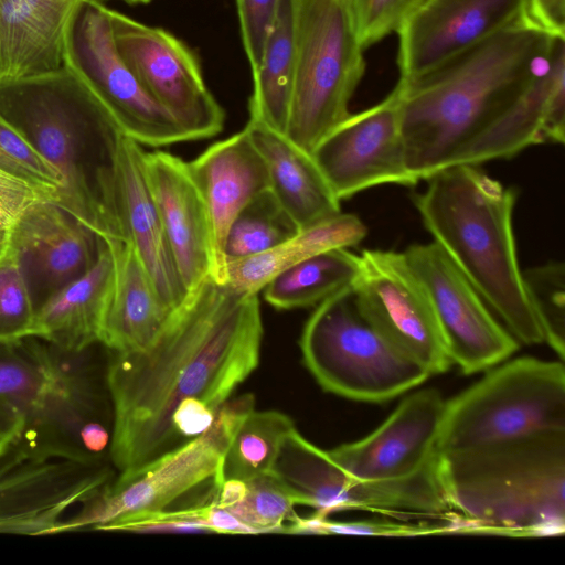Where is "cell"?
<instances>
[{
	"label": "cell",
	"instance_id": "1",
	"mask_svg": "<svg viewBox=\"0 0 565 565\" xmlns=\"http://www.w3.org/2000/svg\"><path fill=\"white\" fill-rule=\"evenodd\" d=\"M263 323L258 294L211 276L188 291L152 343L108 351L106 384L113 408L109 459L129 473L177 448L171 418L186 399L218 408L259 363Z\"/></svg>",
	"mask_w": 565,
	"mask_h": 565
},
{
	"label": "cell",
	"instance_id": "2",
	"mask_svg": "<svg viewBox=\"0 0 565 565\" xmlns=\"http://www.w3.org/2000/svg\"><path fill=\"white\" fill-rule=\"evenodd\" d=\"M553 39L518 23L420 76L398 81L406 163L418 182L451 167L519 99L546 65Z\"/></svg>",
	"mask_w": 565,
	"mask_h": 565
},
{
	"label": "cell",
	"instance_id": "3",
	"mask_svg": "<svg viewBox=\"0 0 565 565\" xmlns=\"http://www.w3.org/2000/svg\"><path fill=\"white\" fill-rule=\"evenodd\" d=\"M0 119L62 177L57 204L104 239L128 241L119 158L125 136L67 67L0 79Z\"/></svg>",
	"mask_w": 565,
	"mask_h": 565
},
{
	"label": "cell",
	"instance_id": "4",
	"mask_svg": "<svg viewBox=\"0 0 565 565\" xmlns=\"http://www.w3.org/2000/svg\"><path fill=\"white\" fill-rule=\"evenodd\" d=\"M426 181L413 199L434 242L520 344L543 343L516 256V192L476 164L452 166Z\"/></svg>",
	"mask_w": 565,
	"mask_h": 565
},
{
	"label": "cell",
	"instance_id": "5",
	"mask_svg": "<svg viewBox=\"0 0 565 565\" xmlns=\"http://www.w3.org/2000/svg\"><path fill=\"white\" fill-rule=\"evenodd\" d=\"M437 477L460 530L512 536L565 530V431L438 455Z\"/></svg>",
	"mask_w": 565,
	"mask_h": 565
},
{
	"label": "cell",
	"instance_id": "6",
	"mask_svg": "<svg viewBox=\"0 0 565 565\" xmlns=\"http://www.w3.org/2000/svg\"><path fill=\"white\" fill-rule=\"evenodd\" d=\"M299 344L303 363L317 383L326 392L351 401L384 403L430 376L363 313L352 286L317 305Z\"/></svg>",
	"mask_w": 565,
	"mask_h": 565
},
{
	"label": "cell",
	"instance_id": "7",
	"mask_svg": "<svg viewBox=\"0 0 565 565\" xmlns=\"http://www.w3.org/2000/svg\"><path fill=\"white\" fill-rule=\"evenodd\" d=\"M446 401L438 455L525 436L565 431L563 361L504 362Z\"/></svg>",
	"mask_w": 565,
	"mask_h": 565
},
{
	"label": "cell",
	"instance_id": "8",
	"mask_svg": "<svg viewBox=\"0 0 565 565\" xmlns=\"http://www.w3.org/2000/svg\"><path fill=\"white\" fill-rule=\"evenodd\" d=\"M296 65L285 136L308 153L351 113L365 61L349 0H297Z\"/></svg>",
	"mask_w": 565,
	"mask_h": 565
},
{
	"label": "cell",
	"instance_id": "9",
	"mask_svg": "<svg viewBox=\"0 0 565 565\" xmlns=\"http://www.w3.org/2000/svg\"><path fill=\"white\" fill-rule=\"evenodd\" d=\"M252 394L227 399L201 435L106 484L79 511L65 518L56 533L95 530L135 515L166 510L199 486L223 482L225 452L245 417L254 409Z\"/></svg>",
	"mask_w": 565,
	"mask_h": 565
},
{
	"label": "cell",
	"instance_id": "10",
	"mask_svg": "<svg viewBox=\"0 0 565 565\" xmlns=\"http://www.w3.org/2000/svg\"><path fill=\"white\" fill-rule=\"evenodd\" d=\"M95 345L58 349L55 380L12 446L19 456L83 462L109 458L113 408L106 366L100 372L92 353Z\"/></svg>",
	"mask_w": 565,
	"mask_h": 565
},
{
	"label": "cell",
	"instance_id": "11",
	"mask_svg": "<svg viewBox=\"0 0 565 565\" xmlns=\"http://www.w3.org/2000/svg\"><path fill=\"white\" fill-rule=\"evenodd\" d=\"M63 66L86 85L122 132L138 143L160 147L191 140L148 95L120 56L109 8L100 0H83L76 8L65 32Z\"/></svg>",
	"mask_w": 565,
	"mask_h": 565
},
{
	"label": "cell",
	"instance_id": "12",
	"mask_svg": "<svg viewBox=\"0 0 565 565\" xmlns=\"http://www.w3.org/2000/svg\"><path fill=\"white\" fill-rule=\"evenodd\" d=\"M270 472L298 499L300 505L329 516L347 510L388 515H436L450 511L437 477V468L402 482L355 479L295 428L282 441Z\"/></svg>",
	"mask_w": 565,
	"mask_h": 565
},
{
	"label": "cell",
	"instance_id": "13",
	"mask_svg": "<svg viewBox=\"0 0 565 565\" xmlns=\"http://www.w3.org/2000/svg\"><path fill=\"white\" fill-rule=\"evenodd\" d=\"M116 47L148 95L191 140L222 131L225 113L209 90L195 54L162 28L109 8Z\"/></svg>",
	"mask_w": 565,
	"mask_h": 565
},
{
	"label": "cell",
	"instance_id": "14",
	"mask_svg": "<svg viewBox=\"0 0 565 565\" xmlns=\"http://www.w3.org/2000/svg\"><path fill=\"white\" fill-rule=\"evenodd\" d=\"M403 253L426 290L452 365L470 375L494 367L519 349L520 343L439 245L413 244Z\"/></svg>",
	"mask_w": 565,
	"mask_h": 565
},
{
	"label": "cell",
	"instance_id": "15",
	"mask_svg": "<svg viewBox=\"0 0 565 565\" xmlns=\"http://www.w3.org/2000/svg\"><path fill=\"white\" fill-rule=\"evenodd\" d=\"M352 285L356 302L371 322L429 375L452 364L444 348L426 290L404 253L363 249Z\"/></svg>",
	"mask_w": 565,
	"mask_h": 565
},
{
	"label": "cell",
	"instance_id": "16",
	"mask_svg": "<svg viewBox=\"0 0 565 565\" xmlns=\"http://www.w3.org/2000/svg\"><path fill=\"white\" fill-rule=\"evenodd\" d=\"M311 156L340 201L376 185L418 183L406 163L395 87L379 104L350 114Z\"/></svg>",
	"mask_w": 565,
	"mask_h": 565
},
{
	"label": "cell",
	"instance_id": "17",
	"mask_svg": "<svg viewBox=\"0 0 565 565\" xmlns=\"http://www.w3.org/2000/svg\"><path fill=\"white\" fill-rule=\"evenodd\" d=\"M106 461L30 459L12 447L0 459V533L55 534L65 513L111 481Z\"/></svg>",
	"mask_w": 565,
	"mask_h": 565
},
{
	"label": "cell",
	"instance_id": "18",
	"mask_svg": "<svg viewBox=\"0 0 565 565\" xmlns=\"http://www.w3.org/2000/svg\"><path fill=\"white\" fill-rule=\"evenodd\" d=\"M445 404L438 390H417L371 434L327 451L345 472L362 481L402 482L430 472L437 468Z\"/></svg>",
	"mask_w": 565,
	"mask_h": 565
},
{
	"label": "cell",
	"instance_id": "19",
	"mask_svg": "<svg viewBox=\"0 0 565 565\" xmlns=\"http://www.w3.org/2000/svg\"><path fill=\"white\" fill-rule=\"evenodd\" d=\"M524 0H422L401 30L397 64L406 82L491 34L523 21Z\"/></svg>",
	"mask_w": 565,
	"mask_h": 565
},
{
	"label": "cell",
	"instance_id": "20",
	"mask_svg": "<svg viewBox=\"0 0 565 565\" xmlns=\"http://www.w3.org/2000/svg\"><path fill=\"white\" fill-rule=\"evenodd\" d=\"M103 241L54 201L30 206L6 235L35 310L93 267Z\"/></svg>",
	"mask_w": 565,
	"mask_h": 565
},
{
	"label": "cell",
	"instance_id": "21",
	"mask_svg": "<svg viewBox=\"0 0 565 565\" xmlns=\"http://www.w3.org/2000/svg\"><path fill=\"white\" fill-rule=\"evenodd\" d=\"M189 171L204 201L212 238L211 277L223 284L224 242L237 213L256 195L269 190L265 160L247 131L217 141L191 162Z\"/></svg>",
	"mask_w": 565,
	"mask_h": 565
},
{
	"label": "cell",
	"instance_id": "22",
	"mask_svg": "<svg viewBox=\"0 0 565 565\" xmlns=\"http://www.w3.org/2000/svg\"><path fill=\"white\" fill-rule=\"evenodd\" d=\"M148 181L186 291L211 276V228L188 162L163 151L145 154Z\"/></svg>",
	"mask_w": 565,
	"mask_h": 565
},
{
	"label": "cell",
	"instance_id": "23",
	"mask_svg": "<svg viewBox=\"0 0 565 565\" xmlns=\"http://www.w3.org/2000/svg\"><path fill=\"white\" fill-rule=\"evenodd\" d=\"M145 154L140 143L124 136L119 177L125 225L128 242L132 245L159 298L172 311L184 300L188 291L179 274L148 181Z\"/></svg>",
	"mask_w": 565,
	"mask_h": 565
},
{
	"label": "cell",
	"instance_id": "24",
	"mask_svg": "<svg viewBox=\"0 0 565 565\" xmlns=\"http://www.w3.org/2000/svg\"><path fill=\"white\" fill-rule=\"evenodd\" d=\"M83 0H0V79L63 66L67 25Z\"/></svg>",
	"mask_w": 565,
	"mask_h": 565
},
{
	"label": "cell",
	"instance_id": "25",
	"mask_svg": "<svg viewBox=\"0 0 565 565\" xmlns=\"http://www.w3.org/2000/svg\"><path fill=\"white\" fill-rule=\"evenodd\" d=\"M114 285V255L104 239L93 267L38 308L33 335L65 351L99 343Z\"/></svg>",
	"mask_w": 565,
	"mask_h": 565
},
{
	"label": "cell",
	"instance_id": "26",
	"mask_svg": "<svg viewBox=\"0 0 565 565\" xmlns=\"http://www.w3.org/2000/svg\"><path fill=\"white\" fill-rule=\"evenodd\" d=\"M244 129L265 160L269 190L299 228L341 212L310 153L259 121L249 119Z\"/></svg>",
	"mask_w": 565,
	"mask_h": 565
},
{
	"label": "cell",
	"instance_id": "27",
	"mask_svg": "<svg viewBox=\"0 0 565 565\" xmlns=\"http://www.w3.org/2000/svg\"><path fill=\"white\" fill-rule=\"evenodd\" d=\"M115 260V285L99 343L111 352L148 348L163 328L171 310L159 298L132 245L105 239Z\"/></svg>",
	"mask_w": 565,
	"mask_h": 565
},
{
	"label": "cell",
	"instance_id": "28",
	"mask_svg": "<svg viewBox=\"0 0 565 565\" xmlns=\"http://www.w3.org/2000/svg\"><path fill=\"white\" fill-rule=\"evenodd\" d=\"M562 72H565L564 38L554 36L544 68L519 99L457 157L452 166H479L495 159H509L530 146L544 143L547 102Z\"/></svg>",
	"mask_w": 565,
	"mask_h": 565
},
{
	"label": "cell",
	"instance_id": "29",
	"mask_svg": "<svg viewBox=\"0 0 565 565\" xmlns=\"http://www.w3.org/2000/svg\"><path fill=\"white\" fill-rule=\"evenodd\" d=\"M367 233L359 216L338 213L300 228L264 253L227 262L223 284L237 291L258 294L277 274L317 254L356 246Z\"/></svg>",
	"mask_w": 565,
	"mask_h": 565
},
{
	"label": "cell",
	"instance_id": "30",
	"mask_svg": "<svg viewBox=\"0 0 565 565\" xmlns=\"http://www.w3.org/2000/svg\"><path fill=\"white\" fill-rule=\"evenodd\" d=\"M58 348L30 335L0 342V428L18 439L51 388Z\"/></svg>",
	"mask_w": 565,
	"mask_h": 565
},
{
	"label": "cell",
	"instance_id": "31",
	"mask_svg": "<svg viewBox=\"0 0 565 565\" xmlns=\"http://www.w3.org/2000/svg\"><path fill=\"white\" fill-rule=\"evenodd\" d=\"M297 0H280L258 68L253 73L249 119L285 135L296 65Z\"/></svg>",
	"mask_w": 565,
	"mask_h": 565
},
{
	"label": "cell",
	"instance_id": "32",
	"mask_svg": "<svg viewBox=\"0 0 565 565\" xmlns=\"http://www.w3.org/2000/svg\"><path fill=\"white\" fill-rule=\"evenodd\" d=\"M360 273V256L348 248L327 250L277 274L264 289L265 300L276 309L318 305L351 287Z\"/></svg>",
	"mask_w": 565,
	"mask_h": 565
},
{
	"label": "cell",
	"instance_id": "33",
	"mask_svg": "<svg viewBox=\"0 0 565 565\" xmlns=\"http://www.w3.org/2000/svg\"><path fill=\"white\" fill-rule=\"evenodd\" d=\"M295 428L292 419L284 413L253 409L236 430L225 452L223 481H247L270 472L282 441Z\"/></svg>",
	"mask_w": 565,
	"mask_h": 565
},
{
	"label": "cell",
	"instance_id": "34",
	"mask_svg": "<svg viewBox=\"0 0 565 565\" xmlns=\"http://www.w3.org/2000/svg\"><path fill=\"white\" fill-rule=\"evenodd\" d=\"M299 230L271 191L266 190L253 198L231 223L224 242L225 260L227 263L264 253L290 238Z\"/></svg>",
	"mask_w": 565,
	"mask_h": 565
},
{
	"label": "cell",
	"instance_id": "35",
	"mask_svg": "<svg viewBox=\"0 0 565 565\" xmlns=\"http://www.w3.org/2000/svg\"><path fill=\"white\" fill-rule=\"evenodd\" d=\"M531 308L539 322L543 342L561 359L565 356V266L552 260L522 270Z\"/></svg>",
	"mask_w": 565,
	"mask_h": 565
},
{
	"label": "cell",
	"instance_id": "36",
	"mask_svg": "<svg viewBox=\"0 0 565 565\" xmlns=\"http://www.w3.org/2000/svg\"><path fill=\"white\" fill-rule=\"evenodd\" d=\"M296 505H300L296 495L276 476L267 472L247 480L244 497L225 510L257 534L285 533V523L296 514Z\"/></svg>",
	"mask_w": 565,
	"mask_h": 565
},
{
	"label": "cell",
	"instance_id": "37",
	"mask_svg": "<svg viewBox=\"0 0 565 565\" xmlns=\"http://www.w3.org/2000/svg\"><path fill=\"white\" fill-rule=\"evenodd\" d=\"M35 312L15 255L6 242L0 252V342L33 335Z\"/></svg>",
	"mask_w": 565,
	"mask_h": 565
},
{
	"label": "cell",
	"instance_id": "38",
	"mask_svg": "<svg viewBox=\"0 0 565 565\" xmlns=\"http://www.w3.org/2000/svg\"><path fill=\"white\" fill-rule=\"evenodd\" d=\"M0 170L34 185L62 188L58 170L20 134L0 119Z\"/></svg>",
	"mask_w": 565,
	"mask_h": 565
},
{
	"label": "cell",
	"instance_id": "39",
	"mask_svg": "<svg viewBox=\"0 0 565 565\" xmlns=\"http://www.w3.org/2000/svg\"><path fill=\"white\" fill-rule=\"evenodd\" d=\"M285 526V533L291 534H345L373 536H417L448 531V526H429L396 523L391 521H331L328 516L313 513L310 516L295 514Z\"/></svg>",
	"mask_w": 565,
	"mask_h": 565
},
{
	"label": "cell",
	"instance_id": "40",
	"mask_svg": "<svg viewBox=\"0 0 565 565\" xmlns=\"http://www.w3.org/2000/svg\"><path fill=\"white\" fill-rule=\"evenodd\" d=\"M422 0H349L358 41L363 50L398 32Z\"/></svg>",
	"mask_w": 565,
	"mask_h": 565
},
{
	"label": "cell",
	"instance_id": "41",
	"mask_svg": "<svg viewBox=\"0 0 565 565\" xmlns=\"http://www.w3.org/2000/svg\"><path fill=\"white\" fill-rule=\"evenodd\" d=\"M280 0H236L243 46L252 74L258 68Z\"/></svg>",
	"mask_w": 565,
	"mask_h": 565
},
{
	"label": "cell",
	"instance_id": "42",
	"mask_svg": "<svg viewBox=\"0 0 565 565\" xmlns=\"http://www.w3.org/2000/svg\"><path fill=\"white\" fill-rule=\"evenodd\" d=\"M58 192L34 185L0 170V234L6 235L18 218L33 204L57 203Z\"/></svg>",
	"mask_w": 565,
	"mask_h": 565
},
{
	"label": "cell",
	"instance_id": "43",
	"mask_svg": "<svg viewBox=\"0 0 565 565\" xmlns=\"http://www.w3.org/2000/svg\"><path fill=\"white\" fill-rule=\"evenodd\" d=\"M523 21L552 36L565 35V0H524Z\"/></svg>",
	"mask_w": 565,
	"mask_h": 565
},
{
	"label": "cell",
	"instance_id": "44",
	"mask_svg": "<svg viewBox=\"0 0 565 565\" xmlns=\"http://www.w3.org/2000/svg\"><path fill=\"white\" fill-rule=\"evenodd\" d=\"M17 440L18 438L14 435L0 428V459L8 452Z\"/></svg>",
	"mask_w": 565,
	"mask_h": 565
},
{
	"label": "cell",
	"instance_id": "45",
	"mask_svg": "<svg viewBox=\"0 0 565 565\" xmlns=\"http://www.w3.org/2000/svg\"><path fill=\"white\" fill-rule=\"evenodd\" d=\"M125 1L126 3H129V4H146V3H149L151 0H122Z\"/></svg>",
	"mask_w": 565,
	"mask_h": 565
},
{
	"label": "cell",
	"instance_id": "46",
	"mask_svg": "<svg viewBox=\"0 0 565 565\" xmlns=\"http://www.w3.org/2000/svg\"><path fill=\"white\" fill-rule=\"evenodd\" d=\"M7 235V234H6ZM6 235H1L0 234V250L2 249V247L4 246V243H6Z\"/></svg>",
	"mask_w": 565,
	"mask_h": 565
},
{
	"label": "cell",
	"instance_id": "47",
	"mask_svg": "<svg viewBox=\"0 0 565 565\" xmlns=\"http://www.w3.org/2000/svg\"><path fill=\"white\" fill-rule=\"evenodd\" d=\"M1 252V250H0Z\"/></svg>",
	"mask_w": 565,
	"mask_h": 565
}]
</instances>
